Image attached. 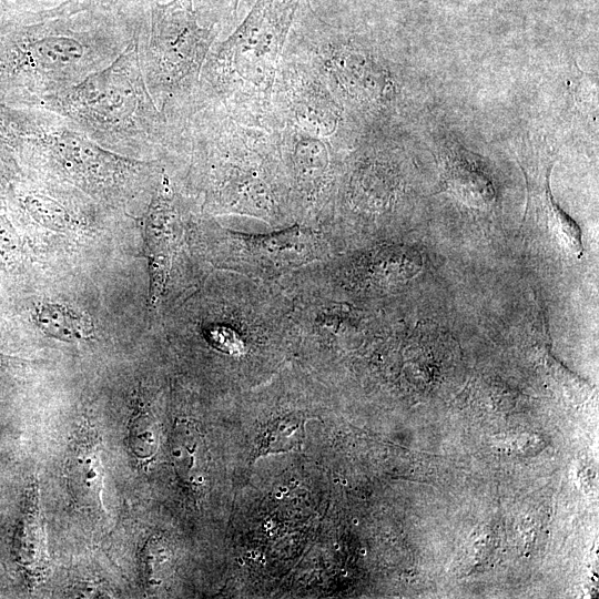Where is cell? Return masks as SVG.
<instances>
[{"label":"cell","instance_id":"obj_1","mask_svg":"<svg viewBox=\"0 0 599 599\" xmlns=\"http://www.w3.org/2000/svg\"><path fill=\"white\" fill-rule=\"evenodd\" d=\"M9 129L17 160L45 163L67 182L103 199L126 192L145 173L139 161L106 152L72 131L48 135L31 109H13Z\"/></svg>","mask_w":599,"mask_h":599},{"label":"cell","instance_id":"obj_2","mask_svg":"<svg viewBox=\"0 0 599 599\" xmlns=\"http://www.w3.org/2000/svg\"><path fill=\"white\" fill-rule=\"evenodd\" d=\"M201 246L219 270L268 282L335 254L322 229L297 222L267 232H241L213 224L201 235Z\"/></svg>","mask_w":599,"mask_h":599},{"label":"cell","instance_id":"obj_3","mask_svg":"<svg viewBox=\"0 0 599 599\" xmlns=\"http://www.w3.org/2000/svg\"><path fill=\"white\" fill-rule=\"evenodd\" d=\"M133 62L132 52L126 50L112 65L68 88L60 108L82 126L133 134L140 130V110L146 99L140 69Z\"/></svg>","mask_w":599,"mask_h":599},{"label":"cell","instance_id":"obj_4","mask_svg":"<svg viewBox=\"0 0 599 599\" xmlns=\"http://www.w3.org/2000/svg\"><path fill=\"white\" fill-rule=\"evenodd\" d=\"M298 3L300 0H256L223 43L222 57L244 81L262 90L271 87Z\"/></svg>","mask_w":599,"mask_h":599},{"label":"cell","instance_id":"obj_5","mask_svg":"<svg viewBox=\"0 0 599 599\" xmlns=\"http://www.w3.org/2000/svg\"><path fill=\"white\" fill-rule=\"evenodd\" d=\"M212 40V30L197 24L192 0L154 9L151 51L163 77L176 82L197 75Z\"/></svg>","mask_w":599,"mask_h":599},{"label":"cell","instance_id":"obj_6","mask_svg":"<svg viewBox=\"0 0 599 599\" xmlns=\"http://www.w3.org/2000/svg\"><path fill=\"white\" fill-rule=\"evenodd\" d=\"M182 212L167 176L152 196L143 225L149 272V305L159 307L169 290L175 262L184 244Z\"/></svg>","mask_w":599,"mask_h":599},{"label":"cell","instance_id":"obj_7","mask_svg":"<svg viewBox=\"0 0 599 599\" xmlns=\"http://www.w3.org/2000/svg\"><path fill=\"white\" fill-rule=\"evenodd\" d=\"M98 433L83 425L74 437L65 464L68 490L75 506L89 515L102 512L104 468Z\"/></svg>","mask_w":599,"mask_h":599},{"label":"cell","instance_id":"obj_8","mask_svg":"<svg viewBox=\"0 0 599 599\" xmlns=\"http://www.w3.org/2000/svg\"><path fill=\"white\" fill-rule=\"evenodd\" d=\"M171 457L176 474L192 489H200L207 474V448L196 423L177 419L171 435Z\"/></svg>","mask_w":599,"mask_h":599},{"label":"cell","instance_id":"obj_9","mask_svg":"<svg viewBox=\"0 0 599 599\" xmlns=\"http://www.w3.org/2000/svg\"><path fill=\"white\" fill-rule=\"evenodd\" d=\"M445 181L457 197L471 206H488L495 199L490 179L461 151L449 158Z\"/></svg>","mask_w":599,"mask_h":599},{"label":"cell","instance_id":"obj_10","mask_svg":"<svg viewBox=\"0 0 599 599\" xmlns=\"http://www.w3.org/2000/svg\"><path fill=\"white\" fill-rule=\"evenodd\" d=\"M34 322L49 337L67 343L89 341L95 334L89 316L60 303H41L35 308Z\"/></svg>","mask_w":599,"mask_h":599},{"label":"cell","instance_id":"obj_11","mask_svg":"<svg viewBox=\"0 0 599 599\" xmlns=\"http://www.w3.org/2000/svg\"><path fill=\"white\" fill-rule=\"evenodd\" d=\"M20 555L29 572L35 578H42L49 567L42 516L39 507L37 485H32L23 526L21 529Z\"/></svg>","mask_w":599,"mask_h":599},{"label":"cell","instance_id":"obj_12","mask_svg":"<svg viewBox=\"0 0 599 599\" xmlns=\"http://www.w3.org/2000/svg\"><path fill=\"white\" fill-rule=\"evenodd\" d=\"M17 201L20 209L39 225L55 232L74 231V215L54 197L37 190H19Z\"/></svg>","mask_w":599,"mask_h":599},{"label":"cell","instance_id":"obj_13","mask_svg":"<svg viewBox=\"0 0 599 599\" xmlns=\"http://www.w3.org/2000/svg\"><path fill=\"white\" fill-rule=\"evenodd\" d=\"M129 447L143 466H148L159 448V427L156 420L144 404H138L129 423Z\"/></svg>","mask_w":599,"mask_h":599},{"label":"cell","instance_id":"obj_14","mask_svg":"<svg viewBox=\"0 0 599 599\" xmlns=\"http://www.w3.org/2000/svg\"><path fill=\"white\" fill-rule=\"evenodd\" d=\"M549 173L545 179V214L548 226L559 244L570 254L583 255L582 235L579 225L556 203L549 187Z\"/></svg>","mask_w":599,"mask_h":599},{"label":"cell","instance_id":"obj_15","mask_svg":"<svg viewBox=\"0 0 599 599\" xmlns=\"http://www.w3.org/2000/svg\"><path fill=\"white\" fill-rule=\"evenodd\" d=\"M306 416L302 412H290L273 418L265 432L262 454L287 451L300 445L304 436Z\"/></svg>","mask_w":599,"mask_h":599},{"label":"cell","instance_id":"obj_16","mask_svg":"<svg viewBox=\"0 0 599 599\" xmlns=\"http://www.w3.org/2000/svg\"><path fill=\"white\" fill-rule=\"evenodd\" d=\"M169 562V550L161 538L152 537L142 551V566L145 581L159 585Z\"/></svg>","mask_w":599,"mask_h":599},{"label":"cell","instance_id":"obj_17","mask_svg":"<svg viewBox=\"0 0 599 599\" xmlns=\"http://www.w3.org/2000/svg\"><path fill=\"white\" fill-rule=\"evenodd\" d=\"M18 160L6 133L0 119V192L4 191L16 179Z\"/></svg>","mask_w":599,"mask_h":599},{"label":"cell","instance_id":"obj_18","mask_svg":"<svg viewBox=\"0 0 599 599\" xmlns=\"http://www.w3.org/2000/svg\"><path fill=\"white\" fill-rule=\"evenodd\" d=\"M19 362L20 361H16L14 358L3 356V355L0 354V368H7V367H10L12 365L14 366Z\"/></svg>","mask_w":599,"mask_h":599},{"label":"cell","instance_id":"obj_19","mask_svg":"<svg viewBox=\"0 0 599 599\" xmlns=\"http://www.w3.org/2000/svg\"><path fill=\"white\" fill-rule=\"evenodd\" d=\"M240 0H233L234 11H236Z\"/></svg>","mask_w":599,"mask_h":599}]
</instances>
